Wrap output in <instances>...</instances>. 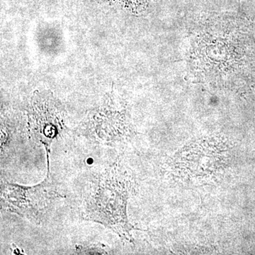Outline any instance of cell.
I'll use <instances>...</instances> for the list:
<instances>
[{"label":"cell","instance_id":"cell-2","mask_svg":"<svg viewBox=\"0 0 255 255\" xmlns=\"http://www.w3.org/2000/svg\"><path fill=\"white\" fill-rule=\"evenodd\" d=\"M61 197L50 177L49 164L46 179L38 185L24 187L4 182L1 186V206L36 223L41 222L55 201Z\"/></svg>","mask_w":255,"mask_h":255},{"label":"cell","instance_id":"cell-1","mask_svg":"<svg viewBox=\"0 0 255 255\" xmlns=\"http://www.w3.org/2000/svg\"><path fill=\"white\" fill-rule=\"evenodd\" d=\"M133 190L130 176L114 164L90 183L82 204V217L103 225L124 241L132 242L130 232L135 228L129 222L127 204Z\"/></svg>","mask_w":255,"mask_h":255},{"label":"cell","instance_id":"cell-4","mask_svg":"<svg viewBox=\"0 0 255 255\" xmlns=\"http://www.w3.org/2000/svg\"><path fill=\"white\" fill-rule=\"evenodd\" d=\"M104 247L105 246L78 247V251L81 253V254H107Z\"/></svg>","mask_w":255,"mask_h":255},{"label":"cell","instance_id":"cell-3","mask_svg":"<svg viewBox=\"0 0 255 255\" xmlns=\"http://www.w3.org/2000/svg\"><path fill=\"white\" fill-rule=\"evenodd\" d=\"M63 129L59 106L49 99H36L30 112V131L33 139L45 146L47 157H49L52 142L60 136Z\"/></svg>","mask_w":255,"mask_h":255}]
</instances>
